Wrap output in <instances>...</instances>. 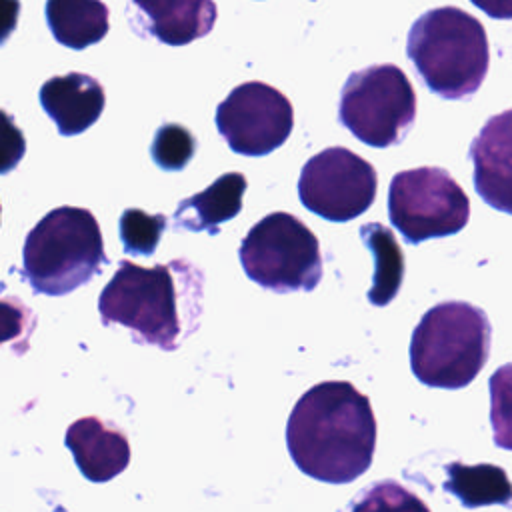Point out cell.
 I'll use <instances>...</instances> for the list:
<instances>
[{
	"instance_id": "obj_1",
	"label": "cell",
	"mask_w": 512,
	"mask_h": 512,
	"mask_svg": "<svg viewBox=\"0 0 512 512\" xmlns=\"http://www.w3.org/2000/svg\"><path fill=\"white\" fill-rule=\"evenodd\" d=\"M286 446L306 476L348 484L362 476L376 450V416L366 394L346 380L306 390L286 422Z\"/></svg>"
},
{
	"instance_id": "obj_2",
	"label": "cell",
	"mask_w": 512,
	"mask_h": 512,
	"mask_svg": "<svg viewBox=\"0 0 512 512\" xmlns=\"http://www.w3.org/2000/svg\"><path fill=\"white\" fill-rule=\"evenodd\" d=\"M406 54L428 90L446 100L476 94L490 64L484 26L456 6L418 16L408 30Z\"/></svg>"
},
{
	"instance_id": "obj_3",
	"label": "cell",
	"mask_w": 512,
	"mask_h": 512,
	"mask_svg": "<svg viewBox=\"0 0 512 512\" xmlns=\"http://www.w3.org/2000/svg\"><path fill=\"white\" fill-rule=\"evenodd\" d=\"M490 336V320L478 306L462 300L434 304L412 332L410 368L430 388H464L484 368Z\"/></svg>"
},
{
	"instance_id": "obj_4",
	"label": "cell",
	"mask_w": 512,
	"mask_h": 512,
	"mask_svg": "<svg viewBox=\"0 0 512 512\" xmlns=\"http://www.w3.org/2000/svg\"><path fill=\"white\" fill-rule=\"evenodd\" d=\"M106 262L94 214L78 206H58L28 232L22 276L38 294L64 296L88 284Z\"/></svg>"
},
{
	"instance_id": "obj_5",
	"label": "cell",
	"mask_w": 512,
	"mask_h": 512,
	"mask_svg": "<svg viewBox=\"0 0 512 512\" xmlns=\"http://www.w3.org/2000/svg\"><path fill=\"white\" fill-rule=\"evenodd\" d=\"M98 312L104 324H122L146 344L178 346L182 320L170 266L144 268L122 260L98 296Z\"/></svg>"
},
{
	"instance_id": "obj_6",
	"label": "cell",
	"mask_w": 512,
	"mask_h": 512,
	"mask_svg": "<svg viewBox=\"0 0 512 512\" xmlns=\"http://www.w3.org/2000/svg\"><path fill=\"white\" fill-rule=\"evenodd\" d=\"M246 276L272 292H312L322 280V254L316 234L288 212L258 220L240 244Z\"/></svg>"
},
{
	"instance_id": "obj_7",
	"label": "cell",
	"mask_w": 512,
	"mask_h": 512,
	"mask_svg": "<svg viewBox=\"0 0 512 512\" xmlns=\"http://www.w3.org/2000/svg\"><path fill=\"white\" fill-rule=\"evenodd\" d=\"M338 120L368 146L400 144L416 120V92L394 64L356 70L342 86Z\"/></svg>"
},
{
	"instance_id": "obj_8",
	"label": "cell",
	"mask_w": 512,
	"mask_h": 512,
	"mask_svg": "<svg viewBox=\"0 0 512 512\" xmlns=\"http://www.w3.org/2000/svg\"><path fill=\"white\" fill-rule=\"evenodd\" d=\"M388 218L410 244H420L460 232L470 218V200L444 168L420 166L392 176Z\"/></svg>"
},
{
	"instance_id": "obj_9",
	"label": "cell",
	"mask_w": 512,
	"mask_h": 512,
	"mask_svg": "<svg viewBox=\"0 0 512 512\" xmlns=\"http://www.w3.org/2000/svg\"><path fill=\"white\" fill-rule=\"evenodd\" d=\"M378 190L370 162L348 148L332 146L306 160L298 180L304 208L330 222H348L364 214Z\"/></svg>"
},
{
	"instance_id": "obj_10",
	"label": "cell",
	"mask_w": 512,
	"mask_h": 512,
	"mask_svg": "<svg viewBox=\"0 0 512 512\" xmlns=\"http://www.w3.org/2000/svg\"><path fill=\"white\" fill-rule=\"evenodd\" d=\"M216 128L232 152L266 156L280 148L294 128L290 100L270 84L244 82L218 104Z\"/></svg>"
},
{
	"instance_id": "obj_11",
	"label": "cell",
	"mask_w": 512,
	"mask_h": 512,
	"mask_svg": "<svg viewBox=\"0 0 512 512\" xmlns=\"http://www.w3.org/2000/svg\"><path fill=\"white\" fill-rule=\"evenodd\" d=\"M468 158L478 196L490 208L512 216V108L486 120Z\"/></svg>"
},
{
	"instance_id": "obj_12",
	"label": "cell",
	"mask_w": 512,
	"mask_h": 512,
	"mask_svg": "<svg viewBox=\"0 0 512 512\" xmlns=\"http://www.w3.org/2000/svg\"><path fill=\"white\" fill-rule=\"evenodd\" d=\"M66 448L82 476L90 482H108L122 474L130 462V444L126 436L106 426L100 418L88 416L72 422L64 436Z\"/></svg>"
},
{
	"instance_id": "obj_13",
	"label": "cell",
	"mask_w": 512,
	"mask_h": 512,
	"mask_svg": "<svg viewBox=\"0 0 512 512\" xmlns=\"http://www.w3.org/2000/svg\"><path fill=\"white\" fill-rule=\"evenodd\" d=\"M38 98L62 136H76L88 130L106 104L102 84L82 72L52 76L42 84Z\"/></svg>"
},
{
	"instance_id": "obj_14",
	"label": "cell",
	"mask_w": 512,
	"mask_h": 512,
	"mask_svg": "<svg viewBox=\"0 0 512 512\" xmlns=\"http://www.w3.org/2000/svg\"><path fill=\"white\" fill-rule=\"evenodd\" d=\"M144 28L168 46H184L206 36L216 22L214 0H132Z\"/></svg>"
},
{
	"instance_id": "obj_15",
	"label": "cell",
	"mask_w": 512,
	"mask_h": 512,
	"mask_svg": "<svg viewBox=\"0 0 512 512\" xmlns=\"http://www.w3.org/2000/svg\"><path fill=\"white\" fill-rule=\"evenodd\" d=\"M246 186L248 182L244 174L226 172L202 192L184 198L174 212V222L192 232L206 230L218 234L220 224L232 220L242 210Z\"/></svg>"
},
{
	"instance_id": "obj_16",
	"label": "cell",
	"mask_w": 512,
	"mask_h": 512,
	"mask_svg": "<svg viewBox=\"0 0 512 512\" xmlns=\"http://www.w3.org/2000/svg\"><path fill=\"white\" fill-rule=\"evenodd\" d=\"M46 22L56 42L84 50L108 34V6L100 0H46Z\"/></svg>"
},
{
	"instance_id": "obj_17",
	"label": "cell",
	"mask_w": 512,
	"mask_h": 512,
	"mask_svg": "<svg viewBox=\"0 0 512 512\" xmlns=\"http://www.w3.org/2000/svg\"><path fill=\"white\" fill-rule=\"evenodd\" d=\"M444 490L456 496L466 508L490 506V504H510L512 484L504 468L494 464H446Z\"/></svg>"
},
{
	"instance_id": "obj_18",
	"label": "cell",
	"mask_w": 512,
	"mask_h": 512,
	"mask_svg": "<svg viewBox=\"0 0 512 512\" xmlns=\"http://www.w3.org/2000/svg\"><path fill=\"white\" fill-rule=\"evenodd\" d=\"M360 238L374 258V276L368 290V302L372 306H386L396 298L402 286L404 254L392 230L378 222L364 224L360 228Z\"/></svg>"
},
{
	"instance_id": "obj_19",
	"label": "cell",
	"mask_w": 512,
	"mask_h": 512,
	"mask_svg": "<svg viewBox=\"0 0 512 512\" xmlns=\"http://www.w3.org/2000/svg\"><path fill=\"white\" fill-rule=\"evenodd\" d=\"M118 224H120V240L124 244L126 254L150 256L154 254L166 230V216L148 214L140 208H128L122 212Z\"/></svg>"
},
{
	"instance_id": "obj_20",
	"label": "cell",
	"mask_w": 512,
	"mask_h": 512,
	"mask_svg": "<svg viewBox=\"0 0 512 512\" xmlns=\"http://www.w3.org/2000/svg\"><path fill=\"white\" fill-rule=\"evenodd\" d=\"M490 388V424L494 444L512 450V362L494 370L488 380Z\"/></svg>"
},
{
	"instance_id": "obj_21",
	"label": "cell",
	"mask_w": 512,
	"mask_h": 512,
	"mask_svg": "<svg viewBox=\"0 0 512 512\" xmlns=\"http://www.w3.org/2000/svg\"><path fill=\"white\" fill-rule=\"evenodd\" d=\"M196 152V138L194 134L184 128L182 124H162L152 140L150 154L152 160L162 170H182Z\"/></svg>"
},
{
	"instance_id": "obj_22",
	"label": "cell",
	"mask_w": 512,
	"mask_h": 512,
	"mask_svg": "<svg viewBox=\"0 0 512 512\" xmlns=\"http://www.w3.org/2000/svg\"><path fill=\"white\" fill-rule=\"evenodd\" d=\"M36 326L34 312L18 298H0V344L28 336Z\"/></svg>"
},
{
	"instance_id": "obj_23",
	"label": "cell",
	"mask_w": 512,
	"mask_h": 512,
	"mask_svg": "<svg viewBox=\"0 0 512 512\" xmlns=\"http://www.w3.org/2000/svg\"><path fill=\"white\" fill-rule=\"evenodd\" d=\"M26 154V138L12 116L0 108V176L18 166Z\"/></svg>"
},
{
	"instance_id": "obj_24",
	"label": "cell",
	"mask_w": 512,
	"mask_h": 512,
	"mask_svg": "<svg viewBox=\"0 0 512 512\" xmlns=\"http://www.w3.org/2000/svg\"><path fill=\"white\" fill-rule=\"evenodd\" d=\"M20 16V0H0V46L16 30Z\"/></svg>"
},
{
	"instance_id": "obj_25",
	"label": "cell",
	"mask_w": 512,
	"mask_h": 512,
	"mask_svg": "<svg viewBox=\"0 0 512 512\" xmlns=\"http://www.w3.org/2000/svg\"><path fill=\"white\" fill-rule=\"evenodd\" d=\"M476 8L486 12L490 18L510 20L512 18V0H470Z\"/></svg>"
},
{
	"instance_id": "obj_26",
	"label": "cell",
	"mask_w": 512,
	"mask_h": 512,
	"mask_svg": "<svg viewBox=\"0 0 512 512\" xmlns=\"http://www.w3.org/2000/svg\"><path fill=\"white\" fill-rule=\"evenodd\" d=\"M0 214H2V208H0Z\"/></svg>"
}]
</instances>
